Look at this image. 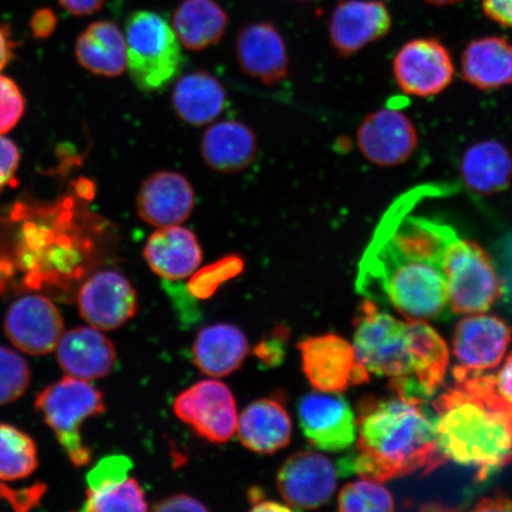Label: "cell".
I'll return each mask as SVG.
<instances>
[{
  "label": "cell",
  "instance_id": "obj_1",
  "mask_svg": "<svg viewBox=\"0 0 512 512\" xmlns=\"http://www.w3.org/2000/svg\"><path fill=\"white\" fill-rule=\"evenodd\" d=\"M425 405L396 394L389 399H362L357 408V448L339 460L338 475L356 473L382 483L418 471L428 475L445 464L434 416Z\"/></svg>",
  "mask_w": 512,
  "mask_h": 512
},
{
  "label": "cell",
  "instance_id": "obj_2",
  "mask_svg": "<svg viewBox=\"0 0 512 512\" xmlns=\"http://www.w3.org/2000/svg\"><path fill=\"white\" fill-rule=\"evenodd\" d=\"M433 402L439 450L446 460L476 467L484 482L512 462V412L477 376L460 373Z\"/></svg>",
  "mask_w": 512,
  "mask_h": 512
},
{
  "label": "cell",
  "instance_id": "obj_3",
  "mask_svg": "<svg viewBox=\"0 0 512 512\" xmlns=\"http://www.w3.org/2000/svg\"><path fill=\"white\" fill-rule=\"evenodd\" d=\"M356 290L407 319H440L451 312L443 266L400 255L375 241L360 262Z\"/></svg>",
  "mask_w": 512,
  "mask_h": 512
},
{
  "label": "cell",
  "instance_id": "obj_4",
  "mask_svg": "<svg viewBox=\"0 0 512 512\" xmlns=\"http://www.w3.org/2000/svg\"><path fill=\"white\" fill-rule=\"evenodd\" d=\"M68 201L17 204L12 219L17 230V262L29 280L78 279L86 271L89 242L81 234Z\"/></svg>",
  "mask_w": 512,
  "mask_h": 512
},
{
  "label": "cell",
  "instance_id": "obj_5",
  "mask_svg": "<svg viewBox=\"0 0 512 512\" xmlns=\"http://www.w3.org/2000/svg\"><path fill=\"white\" fill-rule=\"evenodd\" d=\"M354 349L369 374L387 377L389 387L405 399L427 402L415 381L416 362L408 320L395 318L373 300H363L354 320Z\"/></svg>",
  "mask_w": 512,
  "mask_h": 512
},
{
  "label": "cell",
  "instance_id": "obj_6",
  "mask_svg": "<svg viewBox=\"0 0 512 512\" xmlns=\"http://www.w3.org/2000/svg\"><path fill=\"white\" fill-rule=\"evenodd\" d=\"M125 40L127 72L139 91L158 92L181 74V43L169 22L156 12H133L126 22Z\"/></svg>",
  "mask_w": 512,
  "mask_h": 512
},
{
  "label": "cell",
  "instance_id": "obj_7",
  "mask_svg": "<svg viewBox=\"0 0 512 512\" xmlns=\"http://www.w3.org/2000/svg\"><path fill=\"white\" fill-rule=\"evenodd\" d=\"M35 406L54 431L70 462L85 466L92 452L81 438V426L92 416L105 412L104 395L89 381L66 376L37 396Z\"/></svg>",
  "mask_w": 512,
  "mask_h": 512
},
{
  "label": "cell",
  "instance_id": "obj_8",
  "mask_svg": "<svg viewBox=\"0 0 512 512\" xmlns=\"http://www.w3.org/2000/svg\"><path fill=\"white\" fill-rule=\"evenodd\" d=\"M443 270L452 313L486 312L502 296L501 280L490 256L476 242L458 234L446 247Z\"/></svg>",
  "mask_w": 512,
  "mask_h": 512
},
{
  "label": "cell",
  "instance_id": "obj_9",
  "mask_svg": "<svg viewBox=\"0 0 512 512\" xmlns=\"http://www.w3.org/2000/svg\"><path fill=\"white\" fill-rule=\"evenodd\" d=\"M174 411L179 420L210 443H228L238 430L234 395L220 381H201L184 390L174 402Z\"/></svg>",
  "mask_w": 512,
  "mask_h": 512
},
{
  "label": "cell",
  "instance_id": "obj_10",
  "mask_svg": "<svg viewBox=\"0 0 512 512\" xmlns=\"http://www.w3.org/2000/svg\"><path fill=\"white\" fill-rule=\"evenodd\" d=\"M298 349L306 379L318 392L339 394L370 381V374L357 361L354 345L342 337L328 334L305 338Z\"/></svg>",
  "mask_w": 512,
  "mask_h": 512
},
{
  "label": "cell",
  "instance_id": "obj_11",
  "mask_svg": "<svg viewBox=\"0 0 512 512\" xmlns=\"http://www.w3.org/2000/svg\"><path fill=\"white\" fill-rule=\"evenodd\" d=\"M393 73L403 93L426 99L443 93L456 69L443 43L437 38L420 37L403 44L396 53Z\"/></svg>",
  "mask_w": 512,
  "mask_h": 512
},
{
  "label": "cell",
  "instance_id": "obj_12",
  "mask_svg": "<svg viewBox=\"0 0 512 512\" xmlns=\"http://www.w3.org/2000/svg\"><path fill=\"white\" fill-rule=\"evenodd\" d=\"M298 418L306 439L320 451L341 452L356 441V416L338 393L303 396L298 403Z\"/></svg>",
  "mask_w": 512,
  "mask_h": 512
},
{
  "label": "cell",
  "instance_id": "obj_13",
  "mask_svg": "<svg viewBox=\"0 0 512 512\" xmlns=\"http://www.w3.org/2000/svg\"><path fill=\"white\" fill-rule=\"evenodd\" d=\"M337 467L317 452L292 454L280 467L277 485L285 504L291 509L311 510L323 507L334 496Z\"/></svg>",
  "mask_w": 512,
  "mask_h": 512
},
{
  "label": "cell",
  "instance_id": "obj_14",
  "mask_svg": "<svg viewBox=\"0 0 512 512\" xmlns=\"http://www.w3.org/2000/svg\"><path fill=\"white\" fill-rule=\"evenodd\" d=\"M4 329L18 350L34 356L47 355L60 342L63 318L50 299L40 294H29L9 307Z\"/></svg>",
  "mask_w": 512,
  "mask_h": 512
},
{
  "label": "cell",
  "instance_id": "obj_15",
  "mask_svg": "<svg viewBox=\"0 0 512 512\" xmlns=\"http://www.w3.org/2000/svg\"><path fill=\"white\" fill-rule=\"evenodd\" d=\"M364 158L382 168L407 162L419 144L418 130L405 113L393 108L370 113L357 131Z\"/></svg>",
  "mask_w": 512,
  "mask_h": 512
},
{
  "label": "cell",
  "instance_id": "obj_16",
  "mask_svg": "<svg viewBox=\"0 0 512 512\" xmlns=\"http://www.w3.org/2000/svg\"><path fill=\"white\" fill-rule=\"evenodd\" d=\"M78 306L81 317L93 328L112 331L136 316L137 291L123 274L101 271L80 288Z\"/></svg>",
  "mask_w": 512,
  "mask_h": 512
},
{
  "label": "cell",
  "instance_id": "obj_17",
  "mask_svg": "<svg viewBox=\"0 0 512 512\" xmlns=\"http://www.w3.org/2000/svg\"><path fill=\"white\" fill-rule=\"evenodd\" d=\"M392 24V14L382 0H339L329 22L331 46L341 56L355 55L386 37Z\"/></svg>",
  "mask_w": 512,
  "mask_h": 512
},
{
  "label": "cell",
  "instance_id": "obj_18",
  "mask_svg": "<svg viewBox=\"0 0 512 512\" xmlns=\"http://www.w3.org/2000/svg\"><path fill=\"white\" fill-rule=\"evenodd\" d=\"M511 339L512 330L503 319L475 313L460 320L454 329L453 354L460 367L485 373L502 363Z\"/></svg>",
  "mask_w": 512,
  "mask_h": 512
},
{
  "label": "cell",
  "instance_id": "obj_19",
  "mask_svg": "<svg viewBox=\"0 0 512 512\" xmlns=\"http://www.w3.org/2000/svg\"><path fill=\"white\" fill-rule=\"evenodd\" d=\"M195 208V192L189 179L176 171H157L140 185L137 213L156 228L187 221Z\"/></svg>",
  "mask_w": 512,
  "mask_h": 512
},
{
  "label": "cell",
  "instance_id": "obj_20",
  "mask_svg": "<svg viewBox=\"0 0 512 512\" xmlns=\"http://www.w3.org/2000/svg\"><path fill=\"white\" fill-rule=\"evenodd\" d=\"M236 59L242 72L265 85L283 81L288 74L286 43L268 22L243 27L236 38Z\"/></svg>",
  "mask_w": 512,
  "mask_h": 512
},
{
  "label": "cell",
  "instance_id": "obj_21",
  "mask_svg": "<svg viewBox=\"0 0 512 512\" xmlns=\"http://www.w3.org/2000/svg\"><path fill=\"white\" fill-rule=\"evenodd\" d=\"M56 357L67 376L85 381L110 375L117 363V351L111 339L91 325L63 332Z\"/></svg>",
  "mask_w": 512,
  "mask_h": 512
},
{
  "label": "cell",
  "instance_id": "obj_22",
  "mask_svg": "<svg viewBox=\"0 0 512 512\" xmlns=\"http://www.w3.org/2000/svg\"><path fill=\"white\" fill-rule=\"evenodd\" d=\"M144 258L160 278L181 280L197 270L203 253L196 234L177 224L158 228L150 236L144 248Z\"/></svg>",
  "mask_w": 512,
  "mask_h": 512
},
{
  "label": "cell",
  "instance_id": "obj_23",
  "mask_svg": "<svg viewBox=\"0 0 512 512\" xmlns=\"http://www.w3.org/2000/svg\"><path fill=\"white\" fill-rule=\"evenodd\" d=\"M258 155V140L252 128L240 121L223 120L204 132L201 156L211 170L238 174L251 166Z\"/></svg>",
  "mask_w": 512,
  "mask_h": 512
},
{
  "label": "cell",
  "instance_id": "obj_24",
  "mask_svg": "<svg viewBox=\"0 0 512 512\" xmlns=\"http://www.w3.org/2000/svg\"><path fill=\"white\" fill-rule=\"evenodd\" d=\"M236 432L248 450L273 454L290 444L291 416L277 399L254 401L240 415Z\"/></svg>",
  "mask_w": 512,
  "mask_h": 512
},
{
  "label": "cell",
  "instance_id": "obj_25",
  "mask_svg": "<svg viewBox=\"0 0 512 512\" xmlns=\"http://www.w3.org/2000/svg\"><path fill=\"white\" fill-rule=\"evenodd\" d=\"M177 117L190 126L213 123L227 105V92L213 74L194 70L175 83L171 96Z\"/></svg>",
  "mask_w": 512,
  "mask_h": 512
},
{
  "label": "cell",
  "instance_id": "obj_26",
  "mask_svg": "<svg viewBox=\"0 0 512 512\" xmlns=\"http://www.w3.org/2000/svg\"><path fill=\"white\" fill-rule=\"evenodd\" d=\"M462 74L480 91L512 85V43L502 36H485L467 44L462 55Z\"/></svg>",
  "mask_w": 512,
  "mask_h": 512
},
{
  "label": "cell",
  "instance_id": "obj_27",
  "mask_svg": "<svg viewBox=\"0 0 512 512\" xmlns=\"http://www.w3.org/2000/svg\"><path fill=\"white\" fill-rule=\"evenodd\" d=\"M248 350L247 337L238 326L214 324L198 332L192 356L203 374L224 377L241 368Z\"/></svg>",
  "mask_w": 512,
  "mask_h": 512
},
{
  "label": "cell",
  "instance_id": "obj_28",
  "mask_svg": "<svg viewBox=\"0 0 512 512\" xmlns=\"http://www.w3.org/2000/svg\"><path fill=\"white\" fill-rule=\"evenodd\" d=\"M75 55L81 67L105 78H119L127 70L126 40L117 24H89L76 40Z\"/></svg>",
  "mask_w": 512,
  "mask_h": 512
},
{
  "label": "cell",
  "instance_id": "obj_29",
  "mask_svg": "<svg viewBox=\"0 0 512 512\" xmlns=\"http://www.w3.org/2000/svg\"><path fill=\"white\" fill-rule=\"evenodd\" d=\"M229 17L215 0H183L172 16V29L185 49L202 51L215 46L226 32Z\"/></svg>",
  "mask_w": 512,
  "mask_h": 512
},
{
  "label": "cell",
  "instance_id": "obj_30",
  "mask_svg": "<svg viewBox=\"0 0 512 512\" xmlns=\"http://www.w3.org/2000/svg\"><path fill=\"white\" fill-rule=\"evenodd\" d=\"M467 188L480 195H494L512 181V156L502 143L484 140L472 145L460 164Z\"/></svg>",
  "mask_w": 512,
  "mask_h": 512
},
{
  "label": "cell",
  "instance_id": "obj_31",
  "mask_svg": "<svg viewBox=\"0 0 512 512\" xmlns=\"http://www.w3.org/2000/svg\"><path fill=\"white\" fill-rule=\"evenodd\" d=\"M407 320L416 362L415 381L430 399L444 384L450 350L443 337L425 320Z\"/></svg>",
  "mask_w": 512,
  "mask_h": 512
},
{
  "label": "cell",
  "instance_id": "obj_32",
  "mask_svg": "<svg viewBox=\"0 0 512 512\" xmlns=\"http://www.w3.org/2000/svg\"><path fill=\"white\" fill-rule=\"evenodd\" d=\"M37 466L35 441L15 426L0 424V480L27 478Z\"/></svg>",
  "mask_w": 512,
  "mask_h": 512
},
{
  "label": "cell",
  "instance_id": "obj_33",
  "mask_svg": "<svg viewBox=\"0 0 512 512\" xmlns=\"http://www.w3.org/2000/svg\"><path fill=\"white\" fill-rule=\"evenodd\" d=\"M149 510L144 490L137 479L126 478L123 482L99 490H87L83 511L112 512Z\"/></svg>",
  "mask_w": 512,
  "mask_h": 512
},
{
  "label": "cell",
  "instance_id": "obj_34",
  "mask_svg": "<svg viewBox=\"0 0 512 512\" xmlns=\"http://www.w3.org/2000/svg\"><path fill=\"white\" fill-rule=\"evenodd\" d=\"M338 510L343 512H388L395 510L390 492L373 480L345 485L339 492Z\"/></svg>",
  "mask_w": 512,
  "mask_h": 512
},
{
  "label": "cell",
  "instance_id": "obj_35",
  "mask_svg": "<svg viewBox=\"0 0 512 512\" xmlns=\"http://www.w3.org/2000/svg\"><path fill=\"white\" fill-rule=\"evenodd\" d=\"M30 368L18 352L0 347V406L21 398L30 384Z\"/></svg>",
  "mask_w": 512,
  "mask_h": 512
},
{
  "label": "cell",
  "instance_id": "obj_36",
  "mask_svg": "<svg viewBox=\"0 0 512 512\" xmlns=\"http://www.w3.org/2000/svg\"><path fill=\"white\" fill-rule=\"evenodd\" d=\"M24 96L17 83L0 75V134L8 133L23 117Z\"/></svg>",
  "mask_w": 512,
  "mask_h": 512
},
{
  "label": "cell",
  "instance_id": "obj_37",
  "mask_svg": "<svg viewBox=\"0 0 512 512\" xmlns=\"http://www.w3.org/2000/svg\"><path fill=\"white\" fill-rule=\"evenodd\" d=\"M132 469V462L124 456H111L101 459L87 476V490H99L112 484L123 482Z\"/></svg>",
  "mask_w": 512,
  "mask_h": 512
},
{
  "label": "cell",
  "instance_id": "obj_38",
  "mask_svg": "<svg viewBox=\"0 0 512 512\" xmlns=\"http://www.w3.org/2000/svg\"><path fill=\"white\" fill-rule=\"evenodd\" d=\"M19 163L21 153L17 145L0 134V191L15 181Z\"/></svg>",
  "mask_w": 512,
  "mask_h": 512
},
{
  "label": "cell",
  "instance_id": "obj_39",
  "mask_svg": "<svg viewBox=\"0 0 512 512\" xmlns=\"http://www.w3.org/2000/svg\"><path fill=\"white\" fill-rule=\"evenodd\" d=\"M492 392L503 403L504 407L512 411V354L505 360L501 369L496 374H486Z\"/></svg>",
  "mask_w": 512,
  "mask_h": 512
},
{
  "label": "cell",
  "instance_id": "obj_40",
  "mask_svg": "<svg viewBox=\"0 0 512 512\" xmlns=\"http://www.w3.org/2000/svg\"><path fill=\"white\" fill-rule=\"evenodd\" d=\"M482 9L492 22L512 29V0H482Z\"/></svg>",
  "mask_w": 512,
  "mask_h": 512
},
{
  "label": "cell",
  "instance_id": "obj_41",
  "mask_svg": "<svg viewBox=\"0 0 512 512\" xmlns=\"http://www.w3.org/2000/svg\"><path fill=\"white\" fill-rule=\"evenodd\" d=\"M153 510L159 512H174V511H208L206 505L197 501L196 498L185 495L178 494L174 496H170L168 498L163 499L156 504V507Z\"/></svg>",
  "mask_w": 512,
  "mask_h": 512
},
{
  "label": "cell",
  "instance_id": "obj_42",
  "mask_svg": "<svg viewBox=\"0 0 512 512\" xmlns=\"http://www.w3.org/2000/svg\"><path fill=\"white\" fill-rule=\"evenodd\" d=\"M57 27V16L51 9H40L32 15L30 28L36 38H48Z\"/></svg>",
  "mask_w": 512,
  "mask_h": 512
},
{
  "label": "cell",
  "instance_id": "obj_43",
  "mask_svg": "<svg viewBox=\"0 0 512 512\" xmlns=\"http://www.w3.org/2000/svg\"><path fill=\"white\" fill-rule=\"evenodd\" d=\"M106 0H59L62 8L74 16H91L104 6Z\"/></svg>",
  "mask_w": 512,
  "mask_h": 512
},
{
  "label": "cell",
  "instance_id": "obj_44",
  "mask_svg": "<svg viewBox=\"0 0 512 512\" xmlns=\"http://www.w3.org/2000/svg\"><path fill=\"white\" fill-rule=\"evenodd\" d=\"M16 46L11 29L0 21V72L14 59Z\"/></svg>",
  "mask_w": 512,
  "mask_h": 512
},
{
  "label": "cell",
  "instance_id": "obj_45",
  "mask_svg": "<svg viewBox=\"0 0 512 512\" xmlns=\"http://www.w3.org/2000/svg\"><path fill=\"white\" fill-rule=\"evenodd\" d=\"M248 499L252 504L253 511H291L287 504L268 501L264 492L259 488H252L248 491Z\"/></svg>",
  "mask_w": 512,
  "mask_h": 512
},
{
  "label": "cell",
  "instance_id": "obj_46",
  "mask_svg": "<svg viewBox=\"0 0 512 512\" xmlns=\"http://www.w3.org/2000/svg\"><path fill=\"white\" fill-rule=\"evenodd\" d=\"M475 511H512V498L503 494H496L480 499Z\"/></svg>",
  "mask_w": 512,
  "mask_h": 512
},
{
  "label": "cell",
  "instance_id": "obj_47",
  "mask_svg": "<svg viewBox=\"0 0 512 512\" xmlns=\"http://www.w3.org/2000/svg\"><path fill=\"white\" fill-rule=\"evenodd\" d=\"M255 352L262 361L271 362L272 364H277L284 357L283 345L278 339H275L274 345H271V342L261 343L258 349H255Z\"/></svg>",
  "mask_w": 512,
  "mask_h": 512
},
{
  "label": "cell",
  "instance_id": "obj_48",
  "mask_svg": "<svg viewBox=\"0 0 512 512\" xmlns=\"http://www.w3.org/2000/svg\"><path fill=\"white\" fill-rule=\"evenodd\" d=\"M428 4L435 6H448L464 2V0H425Z\"/></svg>",
  "mask_w": 512,
  "mask_h": 512
},
{
  "label": "cell",
  "instance_id": "obj_49",
  "mask_svg": "<svg viewBox=\"0 0 512 512\" xmlns=\"http://www.w3.org/2000/svg\"><path fill=\"white\" fill-rule=\"evenodd\" d=\"M293 2H307V0H293Z\"/></svg>",
  "mask_w": 512,
  "mask_h": 512
}]
</instances>
